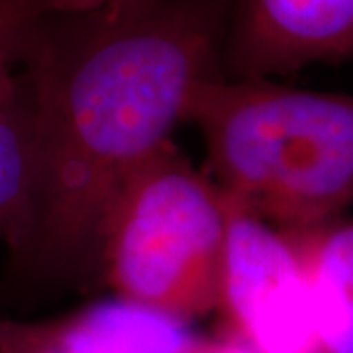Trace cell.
Returning a JSON list of instances; mask_svg holds the SVG:
<instances>
[{
    "mask_svg": "<svg viewBox=\"0 0 353 353\" xmlns=\"http://www.w3.org/2000/svg\"><path fill=\"white\" fill-rule=\"evenodd\" d=\"M232 0L48 14L24 59L32 194L24 250L51 273L99 267L118 190L220 77Z\"/></svg>",
    "mask_w": 353,
    "mask_h": 353,
    "instance_id": "1",
    "label": "cell"
},
{
    "mask_svg": "<svg viewBox=\"0 0 353 353\" xmlns=\"http://www.w3.org/2000/svg\"><path fill=\"white\" fill-rule=\"evenodd\" d=\"M187 120L216 187L241 212L294 234L353 202V94L220 75L196 90Z\"/></svg>",
    "mask_w": 353,
    "mask_h": 353,
    "instance_id": "2",
    "label": "cell"
},
{
    "mask_svg": "<svg viewBox=\"0 0 353 353\" xmlns=\"http://www.w3.org/2000/svg\"><path fill=\"white\" fill-rule=\"evenodd\" d=\"M230 204L173 141L130 175L104 218L99 269L116 299L187 322L220 308Z\"/></svg>",
    "mask_w": 353,
    "mask_h": 353,
    "instance_id": "3",
    "label": "cell"
},
{
    "mask_svg": "<svg viewBox=\"0 0 353 353\" xmlns=\"http://www.w3.org/2000/svg\"><path fill=\"white\" fill-rule=\"evenodd\" d=\"M220 308L259 353H322L303 263L290 238L230 206Z\"/></svg>",
    "mask_w": 353,
    "mask_h": 353,
    "instance_id": "4",
    "label": "cell"
},
{
    "mask_svg": "<svg viewBox=\"0 0 353 353\" xmlns=\"http://www.w3.org/2000/svg\"><path fill=\"white\" fill-rule=\"evenodd\" d=\"M353 57V0H232L222 63L269 79Z\"/></svg>",
    "mask_w": 353,
    "mask_h": 353,
    "instance_id": "5",
    "label": "cell"
},
{
    "mask_svg": "<svg viewBox=\"0 0 353 353\" xmlns=\"http://www.w3.org/2000/svg\"><path fill=\"white\" fill-rule=\"evenodd\" d=\"M187 322L120 299L50 320H0V353H187Z\"/></svg>",
    "mask_w": 353,
    "mask_h": 353,
    "instance_id": "6",
    "label": "cell"
},
{
    "mask_svg": "<svg viewBox=\"0 0 353 353\" xmlns=\"http://www.w3.org/2000/svg\"><path fill=\"white\" fill-rule=\"evenodd\" d=\"M287 236L303 263L320 350L353 353V222L338 218Z\"/></svg>",
    "mask_w": 353,
    "mask_h": 353,
    "instance_id": "7",
    "label": "cell"
},
{
    "mask_svg": "<svg viewBox=\"0 0 353 353\" xmlns=\"http://www.w3.org/2000/svg\"><path fill=\"white\" fill-rule=\"evenodd\" d=\"M32 194V130L24 87L0 114V236L22 253Z\"/></svg>",
    "mask_w": 353,
    "mask_h": 353,
    "instance_id": "8",
    "label": "cell"
},
{
    "mask_svg": "<svg viewBox=\"0 0 353 353\" xmlns=\"http://www.w3.org/2000/svg\"><path fill=\"white\" fill-rule=\"evenodd\" d=\"M48 14L32 0H0V57L24 63Z\"/></svg>",
    "mask_w": 353,
    "mask_h": 353,
    "instance_id": "9",
    "label": "cell"
},
{
    "mask_svg": "<svg viewBox=\"0 0 353 353\" xmlns=\"http://www.w3.org/2000/svg\"><path fill=\"white\" fill-rule=\"evenodd\" d=\"M32 2L39 4L50 14H79L124 6V4H132L139 0H32Z\"/></svg>",
    "mask_w": 353,
    "mask_h": 353,
    "instance_id": "10",
    "label": "cell"
},
{
    "mask_svg": "<svg viewBox=\"0 0 353 353\" xmlns=\"http://www.w3.org/2000/svg\"><path fill=\"white\" fill-rule=\"evenodd\" d=\"M12 67V61L0 57V114L12 104L20 90V79H16Z\"/></svg>",
    "mask_w": 353,
    "mask_h": 353,
    "instance_id": "11",
    "label": "cell"
},
{
    "mask_svg": "<svg viewBox=\"0 0 353 353\" xmlns=\"http://www.w3.org/2000/svg\"><path fill=\"white\" fill-rule=\"evenodd\" d=\"M187 353H259V352H255V350L250 347L248 343H243V341L232 338V340L218 341V343H196V345Z\"/></svg>",
    "mask_w": 353,
    "mask_h": 353,
    "instance_id": "12",
    "label": "cell"
}]
</instances>
